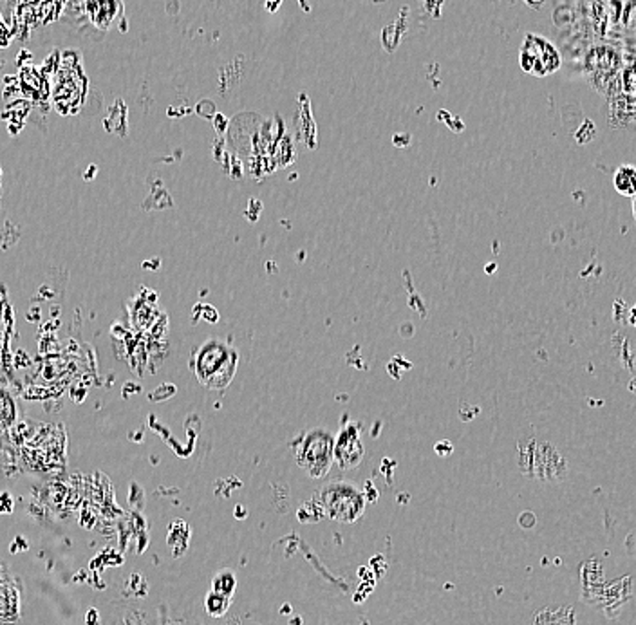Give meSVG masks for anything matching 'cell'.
I'll return each instance as SVG.
<instances>
[{
	"instance_id": "cell-2",
	"label": "cell",
	"mask_w": 636,
	"mask_h": 625,
	"mask_svg": "<svg viewBox=\"0 0 636 625\" xmlns=\"http://www.w3.org/2000/svg\"><path fill=\"white\" fill-rule=\"evenodd\" d=\"M297 463L313 479L327 475L335 463V436L327 428L308 430L299 441Z\"/></svg>"
},
{
	"instance_id": "cell-4",
	"label": "cell",
	"mask_w": 636,
	"mask_h": 625,
	"mask_svg": "<svg viewBox=\"0 0 636 625\" xmlns=\"http://www.w3.org/2000/svg\"><path fill=\"white\" fill-rule=\"evenodd\" d=\"M521 68L535 77H546L560 68V57L553 44L542 37L528 35L519 57Z\"/></svg>"
},
{
	"instance_id": "cell-5",
	"label": "cell",
	"mask_w": 636,
	"mask_h": 625,
	"mask_svg": "<svg viewBox=\"0 0 636 625\" xmlns=\"http://www.w3.org/2000/svg\"><path fill=\"white\" fill-rule=\"evenodd\" d=\"M365 455V448L360 437V428L356 425H346L335 436V463L342 470L356 468Z\"/></svg>"
},
{
	"instance_id": "cell-6",
	"label": "cell",
	"mask_w": 636,
	"mask_h": 625,
	"mask_svg": "<svg viewBox=\"0 0 636 625\" xmlns=\"http://www.w3.org/2000/svg\"><path fill=\"white\" fill-rule=\"evenodd\" d=\"M614 187L618 192L631 196L636 192V169L622 167L614 176Z\"/></svg>"
},
{
	"instance_id": "cell-1",
	"label": "cell",
	"mask_w": 636,
	"mask_h": 625,
	"mask_svg": "<svg viewBox=\"0 0 636 625\" xmlns=\"http://www.w3.org/2000/svg\"><path fill=\"white\" fill-rule=\"evenodd\" d=\"M239 367V353L232 344L221 338L203 342L194 356V372L198 381L212 391L226 389Z\"/></svg>"
},
{
	"instance_id": "cell-3",
	"label": "cell",
	"mask_w": 636,
	"mask_h": 625,
	"mask_svg": "<svg viewBox=\"0 0 636 625\" xmlns=\"http://www.w3.org/2000/svg\"><path fill=\"white\" fill-rule=\"evenodd\" d=\"M320 502L335 520L355 522L365 510V495L351 481H331L320 490Z\"/></svg>"
}]
</instances>
